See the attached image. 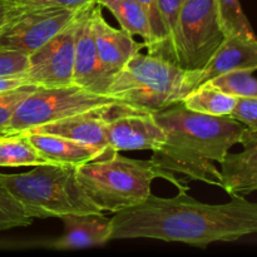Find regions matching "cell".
<instances>
[{"label":"cell","instance_id":"11","mask_svg":"<svg viewBox=\"0 0 257 257\" xmlns=\"http://www.w3.org/2000/svg\"><path fill=\"white\" fill-rule=\"evenodd\" d=\"M93 4L83 8L77 18L73 84L79 85L93 93L108 95L113 75L103 65L95 47L90 17Z\"/></svg>","mask_w":257,"mask_h":257},{"label":"cell","instance_id":"7","mask_svg":"<svg viewBox=\"0 0 257 257\" xmlns=\"http://www.w3.org/2000/svg\"><path fill=\"white\" fill-rule=\"evenodd\" d=\"M216 0H183L176 24L178 65L202 70L225 40Z\"/></svg>","mask_w":257,"mask_h":257},{"label":"cell","instance_id":"10","mask_svg":"<svg viewBox=\"0 0 257 257\" xmlns=\"http://www.w3.org/2000/svg\"><path fill=\"white\" fill-rule=\"evenodd\" d=\"M108 145L114 152L157 151L166 141V133L153 113L131 112L114 114L105 120Z\"/></svg>","mask_w":257,"mask_h":257},{"label":"cell","instance_id":"2","mask_svg":"<svg viewBox=\"0 0 257 257\" xmlns=\"http://www.w3.org/2000/svg\"><path fill=\"white\" fill-rule=\"evenodd\" d=\"M166 133L162 147L152 152L156 166L166 180L183 188L173 175H182L188 181H198L222 188L221 171L215 163L223 162L235 145H240L246 127L232 117L202 114L177 103L153 113Z\"/></svg>","mask_w":257,"mask_h":257},{"label":"cell","instance_id":"6","mask_svg":"<svg viewBox=\"0 0 257 257\" xmlns=\"http://www.w3.org/2000/svg\"><path fill=\"white\" fill-rule=\"evenodd\" d=\"M123 104L109 95L98 94L77 84L38 87L19 104L8 130L14 133L29 132L39 125Z\"/></svg>","mask_w":257,"mask_h":257},{"label":"cell","instance_id":"8","mask_svg":"<svg viewBox=\"0 0 257 257\" xmlns=\"http://www.w3.org/2000/svg\"><path fill=\"white\" fill-rule=\"evenodd\" d=\"M78 12L62 8L24 9L0 33V48L32 54L67 28Z\"/></svg>","mask_w":257,"mask_h":257},{"label":"cell","instance_id":"14","mask_svg":"<svg viewBox=\"0 0 257 257\" xmlns=\"http://www.w3.org/2000/svg\"><path fill=\"white\" fill-rule=\"evenodd\" d=\"M238 153H227L221 163L222 190L230 196H246L257 191V132L246 130Z\"/></svg>","mask_w":257,"mask_h":257},{"label":"cell","instance_id":"22","mask_svg":"<svg viewBox=\"0 0 257 257\" xmlns=\"http://www.w3.org/2000/svg\"><path fill=\"white\" fill-rule=\"evenodd\" d=\"M207 84L236 98H257V78L247 70L226 73L208 80Z\"/></svg>","mask_w":257,"mask_h":257},{"label":"cell","instance_id":"29","mask_svg":"<svg viewBox=\"0 0 257 257\" xmlns=\"http://www.w3.org/2000/svg\"><path fill=\"white\" fill-rule=\"evenodd\" d=\"M23 9L37 8H62V9L80 10L95 3V0H13Z\"/></svg>","mask_w":257,"mask_h":257},{"label":"cell","instance_id":"20","mask_svg":"<svg viewBox=\"0 0 257 257\" xmlns=\"http://www.w3.org/2000/svg\"><path fill=\"white\" fill-rule=\"evenodd\" d=\"M44 163L27 132L0 138V167H35Z\"/></svg>","mask_w":257,"mask_h":257},{"label":"cell","instance_id":"25","mask_svg":"<svg viewBox=\"0 0 257 257\" xmlns=\"http://www.w3.org/2000/svg\"><path fill=\"white\" fill-rule=\"evenodd\" d=\"M166 30H167V52L171 62H177V50H176V24H177L178 13L183 0H157Z\"/></svg>","mask_w":257,"mask_h":257},{"label":"cell","instance_id":"23","mask_svg":"<svg viewBox=\"0 0 257 257\" xmlns=\"http://www.w3.org/2000/svg\"><path fill=\"white\" fill-rule=\"evenodd\" d=\"M141 7L145 10L146 15L148 18L151 29V47L147 52L153 55H160V57L168 59L167 52V30H166L165 23H163L162 15H161L160 8H158L157 0H137Z\"/></svg>","mask_w":257,"mask_h":257},{"label":"cell","instance_id":"31","mask_svg":"<svg viewBox=\"0 0 257 257\" xmlns=\"http://www.w3.org/2000/svg\"><path fill=\"white\" fill-rule=\"evenodd\" d=\"M29 84L24 75H3L0 77V92L15 89L22 85Z\"/></svg>","mask_w":257,"mask_h":257},{"label":"cell","instance_id":"21","mask_svg":"<svg viewBox=\"0 0 257 257\" xmlns=\"http://www.w3.org/2000/svg\"><path fill=\"white\" fill-rule=\"evenodd\" d=\"M216 5L225 37L241 35L246 38H256L255 32L241 8L240 0H216Z\"/></svg>","mask_w":257,"mask_h":257},{"label":"cell","instance_id":"30","mask_svg":"<svg viewBox=\"0 0 257 257\" xmlns=\"http://www.w3.org/2000/svg\"><path fill=\"white\" fill-rule=\"evenodd\" d=\"M13 0H0V33L23 12Z\"/></svg>","mask_w":257,"mask_h":257},{"label":"cell","instance_id":"28","mask_svg":"<svg viewBox=\"0 0 257 257\" xmlns=\"http://www.w3.org/2000/svg\"><path fill=\"white\" fill-rule=\"evenodd\" d=\"M230 117L257 132V98H237Z\"/></svg>","mask_w":257,"mask_h":257},{"label":"cell","instance_id":"9","mask_svg":"<svg viewBox=\"0 0 257 257\" xmlns=\"http://www.w3.org/2000/svg\"><path fill=\"white\" fill-rule=\"evenodd\" d=\"M78 14L74 20L59 34L52 38L47 44L40 47L34 53L29 54L24 77L30 84L37 87H59L73 84L74 39Z\"/></svg>","mask_w":257,"mask_h":257},{"label":"cell","instance_id":"17","mask_svg":"<svg viewBox=\"0 0 257 257\" xmlns=\"http://www.w3.org/2000/svg\"><path fill=\"white\" fill-rule=\"evenodd\" d=\"M27 135L40 157L47 163L79 167L90 161L112 156L100 148L60 136L37 132H27Z\"/></svg>","mask_w":257,"mask_h":257},{"label":"cell","instance_id":"26","mask_svg":"<svg viewBox=\"0 0 257 257\" xmlns=\"http://www.w3.org/2000/svg\"><path fill=\"white\" fill-rule=\"evenodd\" d=\"M37 88V85L29 83L15 89L0 92V130H8V125L17 108Z\"/></svg>","mask_w":257,"mask_h":257},{"label":"cell","instance_id":"3","mask_svg":"<svg viewBox=\"0 0 257 257\" xmlns=\"http://www.w3.org/2000/svg\"><path fill=\"white\" fill-rule=\"evenodd\" d=\"M198 77L200 70L138 52L115 73L108 95L140 112L157 113L182 102L198 87Z\"/></svg>","mask_w":257,"mask_h":257},{"label":"cell","instance_id":"19","mask_svg":"<svg viewBox=\"0 0 257 257\" xmlns=\"http://www.w3.org/2000/svg\"><path fill=\"white\" fill-rule=\"evenodd\" d=\"M236 102V97L205 83L195 88L181 103L193 112L217 117H230Z\"/></svg>","mask_w":257,"mask_h":257},{"label":"cell","instance_id":"27","mask_svg":"<svg viewBox=\"0 0 257 257\" xmlns=\"http://www.w3.org/2000/svg\"><path fill=\"white\" fill-rule=\"evenodd\" d=\"M29 55L19 50L0 48V77L3 75H24L28 68Z\"/></svg>","mask_w":257,"mask_h":257},{"label":"cell","instance_id":"18","mask_svg":"<svg viewBox=\"0 0 257 257\" xmlns=\"http://www.w3.org/2000/svg\"><path fill=\"white\" fill-rule=\"evenodd\" d=\"M97 4L105 8L119 23L120 29L132 37L142 38L146 49L151 47V29L148 18L137 0H95Z\"/></svg>","mask_w":257,"mask_h":257},{"label":"cell","instance_id":"12","mask_svg":"<svg viewBox=\"0 0 257 257\" xmlns=\"http://www.w3.org/2000/svg\"><path fill=\"white\" fill-rule=\"evenodd\" d=\"M131 110L136 109L125 104H117L108 109L83 113V114L54 120V122L39 125L29 132L60 136V137L69 138V140L77 141V142L100 148L108 155H113L115 152L109 147L107 136H105V120L112 115L131 112Z\"/></svg>","mask_w":257,"mask_h":257},{"label":"cell","instance_id":"1","mask_svg":"<svg viewBox=\"0 0 257 257\" xmlns=\"http://www.w3.org/2000/svg\"><path fill=\"white\" fill-rule=\"evenodd\" d=\"M110 240L153 238L205 248L257 233V202L233 195L230 202L208 205L187 191L173 197L151 193L146 201L114 213Z\"/></svg>","mask_w":257,"mask_h":257},{"label":"cell","instance_id":"13","mask_svg":"<svg viewBox=\"0 0 257 257\" xmlns=\"http://www.w3.org/2000/svg\"><path fill=\"white\" fill-rule=\"evenodd\" d=\"M92 30L98 55L105 69L114 77L128 60L141 52L145 44L133 39L131 34L123 29L112 27L102 14V7L94 3L92 7Z\"/></svg>","mask_w":257,"mask_h":257},{"label":"cell","instance_id":"15","mask_svg":"<svg viewBox=\"0 0 257 257\" xmlns=\"http://www.w3.org/2000/svg\"><path fill=\"white\" fill-rule=\"evenodd\" d=\"M236 70H257V38L226 37L210 62L200 70L198 87L216 77Z\"/></svg>","mask_w":257,"mask_h":257},{"label":"cell","instance_id":"4","mask_svg":"<svg viewBox=\"0 0 257 257\" xmlns=\"http://www.w3.org/2000/svg\"><path fill=\"white\" fill-rule=\"evenodd\" d=\"M0 182L34 218L100 213L77 178V167L44 163L24 173H0Z\"/></svg>","mask_w":257,"mask_h":257},{"label":"cell","instance_id":"32","mask_svg":"<svg viewBox=\"0 0 257 257\" xmlns=\"http://www.w3.org/2000/svg\"><path fill=\"white\" fill-rule=\"evenodd\" d=\"M13 133L14 132H12V131H9V130H0V138L5 137V136L13 135Z\"/></svg>","mask_w":257,"mask_h":257},{"label":"cell","instance_id":"24","mask_svg":"<svg viewBox=\"0 0 257 257\" xmlns=\"http://www.w3.org/2000/svg\"><path fill=\"white\" fill-rule=\"evenodd\" d=\"M32 223L33 218L27 215L17 198L0 182V231L27 227Z\"/></svg>","mask_w":257,"mask_h":257},{"label":"cell","instance_id":"16","mask_svg":"<svg viewBox=\"0 0 257 257\" xmlns=\"http://www.w3.org/2000/svg\"><path fill=\"white\" fill-rule=\"evenodd\" d=\"M64 231L52 242L57 250H79L102 246L110 240L112 221L100 213H79L60 217Z\"/></svg>","mask_w":257,"mask_h":257},{"label":"cell","instance_id":"5","mask_svg":"<svg viewBox=\"0 0 257 257\" xmlns=\"http://www.w3.org/2000/svg\"><path fill=\"white\" fill-rule=\"evenodd\" d=\"M77 178L99 211L117 213L147 200L153 181L166 177L152 160H133L115 152L77 167Z\"/></svg>","mask_w":257,"mask_h":257}]
</instances>
